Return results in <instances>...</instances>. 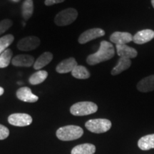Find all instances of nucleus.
Wrapping results in <instances>:
<instances>
[{
    "mask_svg": "<svg viewBox=\"0 0 154 154\" xmlns=\"http://www.w3.org/2000/svg\"><path fill=\"white\" fill-rule=\"evenodd\" d=\"M138 146L143 151L154 149V134L144 136L138 140Z\"/></svg>",
    "mask_w": 154,
    "mask_h": 154,
    "instance_id": "17",
    "label": "nucleus"
},
{
    "mask_svg": "<svg viewBox=\"0 0 154 154\" xmlns=\"http://www.w3.org/2000/svg\"><path fill=\"white\" fill-rule=\"evenodd\" d=\"M110 41L116 44H126L133 41V36L129 32H115L110 36Z\"/></svg>",
    "mask_w": 154,
    "mask_h": 154,
    "instance_id": "14",
    "label": "nucleus"
},
{
    "mask_svg": "<svg viewBox=\"0 0 154 154\" xmlns=\"http://www.w3.org/2000/svg\"><path fill=\"white\" fill-rule=\"evenodd\" d=\"M138 91L143 93L154 91V74L145 77L141 79L136 85Z\"/></svg>",
    "mask_w": 154,
    "mask_h": 154,
    "instance_id": "15",
    "label": "nucleus"
},
{
    "mask_svg": "<svg viewBox=\"0 0 154 154\" xmlns=\"http://www.w3.org/2000/svg\"><path fill=\"white\" fill-rule=\"evenodd\" d=\"M9 130L8 128L0 124V140H5L9 136Z\"/></svg>",
    "mask_w": 154,
    "mask_h": 154,
    "instance_id": "26",
    "label": "nucleus"
},
{
    "mask_svg": "<svg viewBox=\"0 0 154 154\" xmlns=\"http://www.w3.org/2000/svg\"><path fill=\"white\" fill-rule=\"evenodd\" d=\"M8 122L14 126H27L32 123V118L27 113H13L8 117Z\"/></svg>",
    "mask_w": 154,
    "mask_h": 154,
    "instance_id": "6",
    "label": "nucleus"
},
{
    "mask_svg": "<svg viewBox=\"0 0 154 154\" xmlns=\"http://www.w3.org/2000/svg\"><path fill=\"white\" fill-rule=\"evenodd\" d=\"M151 4H152V6H153V7L154 8V0H151Z\"/></svg>",
    "mask_w": 154,
    "mask_h": 154,
    "instance_id": "30",
    "label": "nucleus"
},
{
    "mask_svg": "<svg viewBox=\"0 0 154 154\" xmlns=\"http://www.w3.org/2000/svg\"><path fill=\"white\" fill-rule=\"evenodd\" d=\"M34 12L33 0H24L22 7V14L24 20H28L32 17Z\"/></svg>",
    "mask_w": 154,
    "mask_h": 154,
    "instance_id": "20",
    "label": "nucleus"
},
{
    "mask_svg": "<svg viewBox=\"0 0 154 154\" xmlns=\"http://www.w3.org/2000/svg\"><path fill=\"white\" fill-rule=\"evenodd\" d=\"M116 49L119 57L131 59L136 57L138 55V51L134 48L128 47L126 44H116Z\"/></svg>",
    "mask_w": 154,
    "mask_h": 154,
    "instance_id": "13",
    "label": "nucleus"
},
{
    "mask_svg": "<svg viewBox=\"0 0 154 154\" xmlns=\"http://www.w3.org/2000/svg\"><path fill=\"white\" fill-rule=\"evenodd\" d=\"M40 45V39L37 36H26L20 39L17 43V48L21 51H29L37 48Z\"/></svg>",
    "mask_w": 154,
    "mask_h": 154,
    "instance_id": "7",
    "label": "nucleus"
},
{
    "mask_svg": "<svg viewBox=\"0 0 154 154\" xmlns=\"http://www.w3.org/2000/svg\"><path fill=\"white\" fill-rule=\"evenodd\" d=\"M96 152V146L91 143H83L74 147L71 154H94Z\"/></svg>",
    "mask_w": 154,
    "mask_h": 154,
    "instance_id": "19",
    "label": "nucleus"
},
{
    "mask_svg": "<svg viewBox=\"0 0 154 154\" xmlns=\"http://www.w3.org/2000/svg\"><path fill=\"white\" fill-rule=\"evenodd\" d=\"M65 0H45V5L47 6H51L54 5H56V4H59L64 2Z\"/></svg>",
    "mask_w": 154,
    "mask_h": 154,
    "instance_id": "27",
    "label": "nucleus"
},
{
    "mask_svg": "<svg viewBox=\"0 0 154 154\" xmlns=\"http://www.w3.org/2000/svg\"><path fill=\"white\" fill-rule=\"evenodd\" d=\"M53 54L50 52H44L38 57L34 63V69L35 70H40V69L46 66L47 65L52 61Z\"/></svg>",
    "mask_w": 154,
    "mask_h": 154,
    "instance_id": "18",
    "label": "nucleus"
},
{
    "mask_svg": "<svg viewBox=\"0 0 154 154\" xmlns=\"http://www.w3.org/2000/svg\"><path fill=\"white\" fill-rule=\"evenodd\" d=\"M112 126L111 121L106 119H95L86 121L85 126L87 129L94 134H103L110 130Z\"/></svg>",
    "mask_w": 154,
    "mask_h": 154,
    "instance_id": "4",
    "label": "nucleus"
},
{
    "mask_svg": "<svg viewBox=\"0 0 154 154\" xmlns=\"http://www.w3.org/2000/svg\"><path fill=\"white\" fill-rule=\"evenodd\" d=\"M114 54L115 49L113 44L107 41H102L99 50L96 53L88 55L86 58V63L90 66H94L112 59Z\"/></svg>",
    "mask_w": 154,
    "mask_h": 154,
    "instance_id": "1",
    "label": "nucleus"
},
{
    "mask_svg": "<svg viewBox=\"0 0 154 154\" xmlns=\"http://www.w3.org/2000/svg\"><path fill=\"white\" fill-rule=\"evenodd\" d=\"M4 92H5V90H4V88L0 86V96L2 95V94H4Z\"/></svg>",
    "mask_w": 154,
    "mask_h": 154,
    "instance_id": "28",
    "label": "nucleus"
},
{
    "mask_svg": "<svg viewBox=\"0 0 154 154\" xmlns=\"http://www.w3.org/2000/svg\"><path fill=\"white\" fill-rule=\"evenodd\" d=\"M105 35L104 30L100 28H94L86 30L81 34L78 38L79 43L81 44H86L87 42Z\"/></svg>",
    "mask_w": 154,
    "mask_h": 154,
    "instance_id": "8",
    "label": "nucleus"
},
{
    "mask_svg": "<svg viewBox=\"0 0 154 154\" xmlns=\"http://www.w3.org/2000/svg\"><path fill=\"white\" fill-rule=\"evenodd\" d=\"M98 106L91 101H80L74 103L70 108V112L76 116H83L96 113Z\"/></svg>",
    "mask_w": 154,
    "mask_h": 154,
    "instance_id": "3",
    "label": "nucleus"
},
{
    "mask_svg": "<svg viewBox=\"0 0 154 154\" xmlns=\"http://www.w3.org/2000/svg\"><path fill=\"white\" fill-rule=\"evenodd\" d=\"M34 62V57L29 54H19L11 59V63L14 66L30 67Z\"/></svg>",
    "mask_w": 154,
    "mask_h": 154,
    "instance_id": "12",
    "label": "nucleus"
},
{
    "mask_svg": "<svg viewBox=\"0 0 154 154\" xmlns=\"http://www.w3.org/2000/svg\"><path fill=\"white\" fill-rule=\"evenodd\" d=\"M12 26V21L10 19H4L0 22V35L7 32Z\"/></svg>",
    "mask_w": 154,
    "mask_h": 154,
    "instance_id": "25",
    "label": "nucleus"
},
{
    "mask_svg": "<svg viewBox=\"0 0 154 154\" xmlns=\"http://www.w3.org/2000/svg\"><path fill=\"white\" fill-rule=\"evenodd\" d=\"M14 37L12 34H7L0 38V54L8 49L9 46L14 42Z\"/></svg>",
    "mask_w": 154,
    "mask_h": 154,
    "instance_id": "24",
    "label": "nucleus"
},
{
    "mask_svg": "<svg viewBox=\"0 0 154 154\" xmlns=\"http://www.w3.org/2000/svg\"><path fill=\"white\" fill-rule=\"evenodd\" d=\"M12 2H20V0H11Z\"/></svg>",
    "mask_w": 154,
    "mask_h": 154,
    "instance_id": "29",
    "label": "nucleus"
},
{
    "mask_svg": "<svg viewBox=\"0 0 154 154\" xmlns=\"http://www.w3.org/2000/svg\"><path fill=\"white\" fill-rule=\"evenodd\" d=\"M71 73L74 78L78 79H87L91 76L88 69L85 66L81 65H77Z\"/></svg>",
    "mask_w": 154,
    "mask_h": 154,
    "instance_id": "21",
    "label": "nucleus"
},
{
    "mask_svg": "<svg viewBox=\"0 0 154 154\" xmlns=\"http://www.w3.org/2000/svg\"><path fill=\"white\" fill-rule=\"evenodd\" d=\"M11 58H12V51L10 49H6L0 54V68H6L9 65Z\"/></svg>",
    "mask_w": 154,
    "mask_h": 154,
    "instance_id": "23",
    "label": "nucleus"
},
{
    "mask_svg": "<svg viewBox=\"0 0 154 154\" xmlns=\"http://www.w3.org/2000/svg\"><path fill=\"white\" fill-rule=\"evenodd\" d=\"M77 65L76 59L74 57H70L61 61L56 67V71L59 74H67L72 72Z\"/></svg>",
    "mask_w": 154,
    "mask_h": 154,
    "instance_id": "9",
    "label": "nucleus"
},
{
    "mask_svg": "<svg viewBox=\"0 0 154 154\" xmlns=\"http://www.w3.org/2000/svg\"><path fill=\"white\" fill-rule=\"evenodd\" d=\"M131 65V61L129 59H126V58L120 57L117 62V64L113 67L112 70H111V74L113 76L120 74L124 71H126L128 69Z\"/></svg>",
    "mask_w": 154,
    "mask_h": 154,
    "instance_id": "16",
    "label": "nucleus"
},
{
    "mask_svg": "<svg viewBox=\"0 0 154 154\" xmlns=\"http://www.w3.org/2000/svg\"><path fill=\"white\" fill-rule=\"evenodd\" d=\"M57 138L63 141L76 140L82 137L84 134V130L80 126L69 125L61 127L57 131Z\"/></svg>",
    "mask_w": 154,
    "mask_h": 154,
    "instance_id": "2",
    "label": "nucleus"
},
{
    "mask_svg": "<svg viewBox=\"0 0 154 154\" xmlns=\"http://www.w3.org/2000/svg\"><path fill=\"white\" fill-rule=\"evenodd\" d=\"M78 17V11L74 8H68L61 11L54 18V23L57 26H63L72 24Z\"/></svg>",
    "mask_w": 154,
    "mask_h": 154,
    "instance_id": "5",
    "label": "nucleus"
},
{
    "mask_svg": "<svg viewBox=\"0 0 154 154\" xmlns=\"http://www.w3.org/2000/svg\"><path fill=\"white\" fill-rule=\"evenodd\" d=\"M48 76V72L47 71L38 70V72L34 73L29 77V82L32 85H37V84H42L44 81L47 79Z\"/></svg>",
    "mask_w": 154,
    "mask_h": 154,
    "instance_id": "22",
    "label": "nucleus"
},
{
    "mask_svg": "<svg viewBox=\"0 0 154 154\" xmlns=\"http://www.w3.org/2000/svg\"><path fill=\"white\" fill-rule=\"evenodd\" d=\"M154 38V31L151 29H143L138 32L133 36V42L137 44H143Z\"/></svg>",
    "mask_w": 154,
    "mask_h": 154,
    "instance_id": "11",
    "label": "nucleus"
},
{
    "mask_svg": "<svg viewBox=\"0 0 154 154\" xmlns=\"http://www.w3.org/2000/svg\"><path fill=\"white\" fill-rule=\"evenodd\" d=\"M17 97L21 101L29 103H34L38 100L37 96L32 94L31 88L26 86L19 88L17 91Z\"/></svg>",
    "mask_w": 154,
    "mask_h": 154,
    "instance_id": "10",
    "label": "nucleus"
}]
</instances>
